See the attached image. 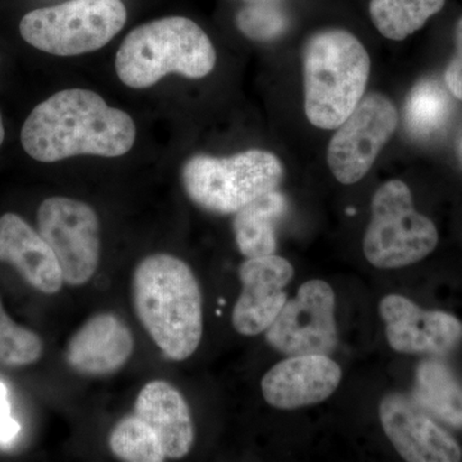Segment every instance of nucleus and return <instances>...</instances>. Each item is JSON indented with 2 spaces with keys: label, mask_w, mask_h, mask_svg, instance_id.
<instances>
[{
  "label": "nucleus",
  "mask_w": 462,
  "mask_h": 462,
  "mask_svg": "<svg viewBox=\"0 0 462 462\" xmlns=\"http://www.w3.org/2000/svg\"><path fill=\"white\" fill-rule=\"evenodd\" d=\"M135 138V124L126 112L85 89L53 94L32 109L21 130L26 153L44 163L75 156H124Z\"/></svg>",
  "instance_id": "f257e3e1"
},
{
  "label": "nucleus",
  "mask_w": 462,
  "mask_h": 462,
  "mask_svg": "<svg viewBox=\"0 0 462 462\" xmlns=\"http://www.w3.org/2000/svg\"><path fill=\"white\" fill-rule=\"evenodd\" d=\"M136 316L167 358L184 361L203 336L202 291L187 263L171 254L145 257L133 275Z\"/></svg>",
  "instance_id": "f03ea898"
},
{
  "label": "nucleus",
  "mask_w": 462,
  "mask_h": 462,
  "mask_svg": "<svg viewBox=\"0 0 462 462\" xmlns=\"http://www.w3.org/2000/svg\"><path fill=\"white\" fill-rule=\"evenodd\" d=\"M370 57L361 42L345 30H325L303 51L305 112L319 129L345 123L366 90Z\"/></svg>",
  "instance_id": "7ed1b4c3"
},
{
  "label": "nucleus",
  "mask_w": 462,
  "mask_h": 462,
  "mask_svg": "<svg viewBox=\"0 0 462 462\" xmlns=\"http://www.w3.org/2000/svg\"><path fill=\"white\" fill-rule=\"evenodd\" d=\"M216 65L211 39L194 21L171 16L151 21L125 38L116 72L133 89L153 87L169 74L202 79Z\"/></svg>",
  "instance_id": "20e7f679"
},
{
  "label": "nucleus",
  "mask_w": 462,
  "mask_h": 462,
  "mask_svg": "<svg viewBox=\"0 0 462 462\" xmlns=\"http://www.w3.org/2000/svg\"><path fill=\"white\" fill-rule=\"evenodd\" d=\"M282 176L279 157L261 149L224 158L197 154L181 170L182 187L191 202L216 215H236L258 197L278 189Z\"/></svg>",
  "instance_id": "39448f33"
},
{
  "label": "nucleus",
  "mask_w": 462,
  "mask_h": 462,
  "mask_svg": "<svg viewBox=\"0 0 462 462\" xmlns=\"http://www.w3.org/2000/svg\"><path fill=\"white\" fill-rule=\"evenodd\" d=\"M126 20L123 0H69L26 14L20 33L27 44L45 53L80 56L106 47Z\"/></svg>",
  "instance_id": "423d86ee"
},
{
  "label": "nucleus",
  "mask_w": 462,
  "mask_h": 462,
  "mask_svg": "<svg viewBox=\"0 0 462 462\" xmlns=\"http://www.w3.org/2000/svg\"><path fill=\"white\" fill-rule=\"evenodd\" d=\"M438 231L413 207L410 188L384 182L374 194L372 220L364 236L367 263L378 269H400L419 263L437 247Z\"/></svg>",
  "instance_id": "0eeeda50"
},
{
  "label": "nucleus",
  "mask_w": 462,
  "mask_h": 462,
  "mask_svg": "<svg viewBox=\"0 0 462 462\" xmlns=\"http://www.w3.org/2000/svg\"><path fill=\"white\" fill-rule=\"evenodd\" d=\"M38 231L56 254L66 284L80 287L93 278L100 258V224L89 205L67 197L45 199L38 209Z\"/></svg>",
  "instance_id": "6e6552de"
},
{
  "label": "nucleus",
  "mask_w": 462,
  "mask_h": 462,
  "mask_svg": "<svg viewBox=\"0 0 462 462\" xmlns=\"http://www.w3.org/2000/svg\"><path fill=\"white\" fill-rule=\"evenodd\" d=\"M264 337L273 349L287 356L330 355L338 346L333 288L319 279L303 282Z\"/></svg>",
  "instance_id": "1a4fd4ad"
},
{
  "label": "nucleus",
  "mask_w": 462,
  "mask_h": 462,
  "mask_svg": "<svg viewBox=\"0 0 462 462\" xmlns=\"http://www.w3.org/2000/svg\"><path fill=\"white\" fill-rule=\"evenodd\" d=\"M398 112L387 97L372 93L337 127L328 147V165L334 178L352 185L372 169L376 157L396 132Z\"/></svg>",
  "instance_id": "9d476101"
},
{
  "label": "nucleus",
  "mask_w": 462,
  "mask_h": 462,
  "mask_svg": "<svg viewBox=\"0 0 462 462\" xmlns=\"http://www.w3.org/2000/svg\"><path fill=\"white\" fill-rule=\"evenodd\" d=\"M379 314L389 346L400 354L443 355L462 339V324L455 316L427 311L400 294L383 298Z\"/></svg>",
  "instance_id": "9b49d317"
},
{
  "label": "nucleus",
  "mask_w": 462,
  "mask_h": 462,
  "mask_svg": "<svg viewBox=\"0 0 462 462\" xmlns=\"http://www.w3.org/2000/svg\"><path fill=\"white\" fill-rule=\"evenodd\" d=\"M293 276V264L278 254L247 258L240 264L243 291L233 310L234 329L245 337L266 331L287 303L284 288Z\"/></svg>",
  "instance_id": "f8f14e48"
},
{
  "label": "nucleus",
  "mask_w": 462,
  "mask_h": 462,
  "mask_svg": "<svg viewBox=\"0 0 462 462\" xmlns=\"http://www.w3.org/2000/svg\"><path fill=\"white\" fill-rule=\"evenodd\" d=\"M379 416L388 439L404 461L461 460L462 451L454 438L402 394L389 393L383 397Z\"/></svg>",
  "instance_id": "ddd939ff"
},
{
  "label": "nucleus",
  "mask_w": 462,
  "mask_h": 462,
  "mask_svg": "<svg viewBox=\"0 0 462 462\" xmlns=\"http://www.w3.org/2000/svg\"><path fill=\"white\" fill-rule=\"evenodd\" d=\"M340 380L342 369L329 356H289L264 374L261 389L275 409L296 410L328 400Z\"/></svg>",
  "instance_id": "4468645a"
},
{
  "label": "nucleus",
  "mask_w": 462,
  "mask_h": 462,
  "mask_svg": "<svg viewBox=\"0 0 462 462\" xmlns=\"http://www.w3.org/2000/svg\"><path fill=\"white\" fill-rule=\"evenodd\" d=\"M134 352L132 330L111 312L91 316L66 348V361L76 373L111 375L123 369Z\"/></svg>",
  "instance_id": "2eb2a0df"
},
{
  "label": "nucleus",
  "mask_w": 462,
  "mask_h": 462,
  "mask_svg": "<svg viewBox=\"0 0 462 462\" xmlns=\"http://www.w3.org/2000/svg\"><path fill=\"white\" fill-rule=\"evenodd\" d=\"M0 261L11 263L36 291L56 294L62 289V270L54 252L39 231L21 216L0 217Z\"/></svg>",
  "instance_id": "dca6fc26"
},
{
  "label": "nucleus",
  "mask_w": 462,
  "mask_h": 462,
  "mask_svg": "<svg viewBox=\"0 0 462 462\" xmlns=\"http://www.w3.org/2000/svg\"><path fill=\"white\" fill-rule=\"evenodd\" d=\"M134 415L154 431L167 458L179 460L193 448L194 424L189 406L170 383H147L136 398Z\"/></svg>",
  "instance_id": "f3484780"
},
{
  "label": "nucleus",
  "mask_w": 462,
  "mask_h": 462,
  "mask_svg": "<svg viewBox=\"0 0 462 462\" xmlns=\"http://www.w3.org/2000/svg\"><path fill=\"white\" fill-rule=\"evenodd\" d=\"M288 202L281 191L272 190L243 207L234 217L236 245L245 258L272 256L278 248L276 227L287 212Z\"/></svg>",
  "instance_id": "a211bd4d"
},
{
  "label": "nucleus",
  "mask_w": 462,
  "mask_h": 462,
  "mask_svg": "<svg viewBox=\"0 0 462 462\" xmlns=\"http://www.w3.org/2000/svg\"><path fill=\"white\" fill-rule=\"evenodd\" d=\"M413 398L440 420L462 427V387L445 365L431 360L420 364Z\"/></svg>",
  "instance_id": "6ab92c4d"
},
{
  "label": "nucleus",
  "mask_w": 462,
  "mask_h": 462,
  "mask_svg": "<svg viewBox=\"0 0 462 462\" xmlns=\"http://www.w3.org/2000/svg\"><path fill=\"white\" fill-rule=\"evenodd\" d=\"M446 0H372L370 17L378 32L391 41H404L445 7Z\"/></svg>",
  "instance_id": "aec40b11"
},
{
  "label": "nucleus",
  "mask_w": 462,
  "mask_h": 462,
  "mask_svg": "<svg viewBox=\"0 0 462 462\" xmlns=\"http://www.w3.org/2000/svg\"><path fill=\"white\" fill-rule=\"evenodd\" d=\"M451 116V102L437 81L425 80L412 88L406 102V126L415 138L439 133Z\"/></svg>",
  "instance_id": "412c9836"
},
{
  "label": "nucleus",
  "mask_w": 462,
  "mask_h": 462,
  "mask_svg": "<svg viewBox=\"0 0 462 462\" xmlns=\"http://www.w3.org/2000/svg\"><path fill=\"white\" fill-rule=\"evenodd\" d=\"M116 457L127 462H162L167 457L154 431L138 416L129 415L116 424L109 436Z\"/></svg>",
  "instance_id": "4be33fe9"
},
{
  "label": "nucleus",
  "mask_w": 462,
  "mask_h": 462,
  "mask_svg": "<svg viewBox=\"0 0 462 462\" xmlns=\"http://www.w3.org/2000/svg\"><path fill=\"white\" fill-rule=\"evenodd\" d=\"M42 351L41 337L12 320L0 302V365L26 366L41 360Z\"/></svg>",
  "instance_id": "5701e85b"
},
{
  "label": "nucleus",
  "mask_w": 462,
  "mask_h": 462,
  "mask_svg": "<svg viewBox=\"0 0 462 462\" xmlns=\"http://www.w3.org/2000/svg\"><path fill=\"white\" fill-rule=\"evenodd\" d=\"M236 26L249 39L273 41L288 29V18L273 3H251L236 14Z\"/></svg>",
  "instance_id": "b1692460"
},
{
  "label": "nucleus",
  "mask_w": 462,
  "mask_h": 462,
  "mask_svg": "<svg viewBox=\"0 0 462 462\" xmlns=\"http://www.w3.org/2000/svg\"><path fill=\"white\" fill-rule=\"evenodd\" d=\"M456 53L447 67L445 80L452 96L462 100V18L456 26Z\"/></svg>",
  "instance_id": "393cba45"
},
{
  "label": "nucleus",
  "mask_w": 462,
  "mask_h": 462,
  "mask_svg": "<svg viewBox=\"0 0 462 462\" xmlns=\"http://www.w3.org/2000/svg\"><path fill=\"white\" fill-rule=\"evenodd\" d=\"M20 430V424L11 418L7 388L0 383V445H9Z\"/></svg>",
  "instance_id": "a878e982"
},
{
  "label": "nucleus",
  "mask_w": 462,
  "mask_h": 462,
  "mask_svg": "<svg viewBox=\"0 0 462 462\" xmlns=\"http://www.w3.org/2000/svg\"><path fill=\"white\" fill-rule=\"evenodd\" d=\"M5 124H3L2 114H0V147H2L3 141H5Z\"/></svg>",
  "instance_id": "bb28decb"
},
{
  "label": "nucleus",
  "mask_w": 462,
  "mask_h": 462,
  "mask_svg": "<svg viewBox=\"0 0 462 462\" xmlns=\"http://www.w3.org/2000/svg\"><path fill=\"white\" fill-rule=\"evenodd\" d=\"M251 3H273L275 0H248Z\"/></svg>",
  "instance_id": "cd10ccee"
}]
</instances>
